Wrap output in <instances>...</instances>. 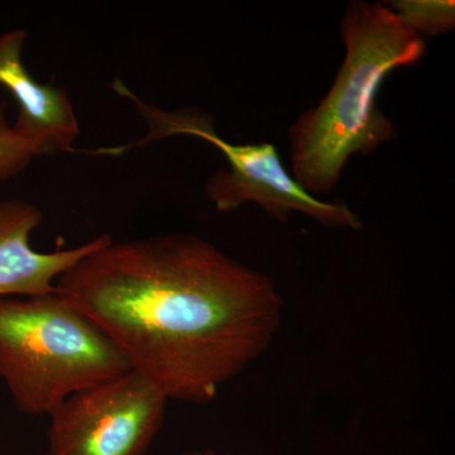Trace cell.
Segmentation results:
<instances>
[{"mask_svg": "<svg viewBox=\"0 0 455 455\" xmlns=\"http://www.w3.org/2000/svg\"><path fill=\"white\" fill-rule=\"evenodd\" d=\"M339 33L346 57L333 85L289 130L293 179L313 196L334 190L353 155L367 157L396 139V125L377 104L379 90L391 73L427 52L425 38L377 3L350 2Z\"/></svg>", "mask_w": 455, "mask_h": 455, "instance_id": "cell-2", "label": "cell"}, {"mask_svg": "<svg viewBox=\"0 0 455 455\" xmlns=\"http://www.w3.org/2000/svg\"><path fill=\"white\" fill-rule=\"evenodd\" d=\"M23 29L0 36V85L17 101L14 128L35 146L38 156L70 151L80 128L73 103L64 88L38 83L27 71Z\"/></svg>", "mask_w": 455, "mask_h": 455, "instance_id": "cell-7", "label": "cell"}, {"mask_svg": "<svg viewBox=\"0 0 455 455\" xmlns=\"http://www.w3.org/2000/svg\"><path fill=\"white\" fill-rule=\"evenodd\" d=\"M41 221L42 212L33 204L0 200V298L56 292L62 275L110 239L100 235L70 250L37 252L29 244V236Z\"/></svg>", "mask_w": 455, "mask_h": 455, "instance_id": "cell-6", "label": "cell"}, {"mask_svg": "<svg viewBox=\"0 0 455 455\" xmlns=\"http://www.w3.org/2000/svg\"><path fill=\"white\" fill-rule=\"evenodd\" d=\"M4 109L0 106V181L22 172L38 156L35 146L14 125H9Z\"/></svg>", "mask_w": 455, "mask_h": 455, "instance_id": "cell-9", "label": "cell"}, {"mask_svg": "<svg viewBox=\"0 0 455 455\" xmlns=\"http://www.w3.org/2000/svg\"><path fill=\"white\" fill-rule=\"evenodd\" d=\"M41 455H50V454H49V453H47V454H41Z\"/></svg>", "mask_w": 455, "mask_h": 455, "instance_id": "cell-11", "label": "cell"}, {"mask_svg": "<svg viewBox=\"0 0 455 455\" xmlns=\"http://www.w3.org/2000/svg\"><path fill=\"white\" fill-rule=\"evenodd\" d=\"M388 7L423 38L445 35L454 29L453 0H396Z\"/></svg>", "mask_w": 455, "mask_h": 455, "instance_id": "cell-8", "label": "cell"}, {"mask_svg": "<svg viewBox=\"0 0 455 455\" xmlns=\"http://www.w3.org/2000/svg\"><path fill=\"white\" fill-rule=\"evenodd\" d=\"M56 290L169 400L212 403L266 352L283 323L274 281L190 233L114 242Z\"/></svg>", "mask_w": 455, "mask_h": 455, "instance_id": "cell-1", "label": "cell"}, {"mask_svg": "<svg viewBox=\"0 0 455 455\" xmlns=\"http://www.w3.org/2000/svg\"><path fill=\"white\" fill-rule=\"evenodd\" d=\"M169 398L131 370L71 395L50 415V455H146Z\"/></svg>", "mask_w": 455, "mask_h": 455, "instance_id": "cell-5", "label": "cell"}, {"mask_svg": "<svg viewBox=\"0 0 455 455\" xmlns=\"http://www.w3.org/2000/svg\"><path fill=\"white\" fill-rule=\"evenodd\" d=\"M128 371L109 338L59 292L0 298V379L23 414L50 416Z\"/></svg>", "mask_w": 455, "mask_h": 455, "instance_id": "cell-3", "label": "cell"}, {"mask_svg": "<svg viewBox=\"0 0 455 455\" xmlns=\"http://www.w3.org/2000/svg\"><path fill=\"white\" fill-rule=\"evenodd\" d=\"M185 455H236V454L217 453V451H194V453H188V454H185Z\"/></svg>", "mask_w": 455, "mask_h": 455, "instance_id": "cell-10", "label": "cell"}, {"mask_svg": "<svg viewBox=\"0 0 455 455\" xmlns=\"http://www.w3.org/2000/svg\"><path fill=\"white\" fill-rule=\"evenodd\" d=\"M113 86L136 106L148 124V133L139 142L123 148H101L97 154L121 155L154 140L175 136L196 137L220 149L229 164V171H220L206 184V194L218 211L232 212L245 203H256L269 217L281 223L289 220L291 212H298L331 229H361V220L347 204L324 202L305 191L287 172L276 147L271 143L235 145L227 142L214 130L211 116L205 114L188 109L164 112L140 100L119 80Z\"/></svg>", "mask_w": 455, "mask_h": 455, "instance_id": "cell-4", "label": "cell"}]
</instances>
